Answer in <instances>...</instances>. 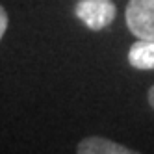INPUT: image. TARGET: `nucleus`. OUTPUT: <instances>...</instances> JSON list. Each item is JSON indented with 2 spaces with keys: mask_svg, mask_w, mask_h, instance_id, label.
Masks as SVG:
<instances>
[{
  "mask_svg": "<svg viewBox=\"0 0 154 154\" xmlns=\"http://www.w3.org/2000/svg\"><path fill=\"white\" fill-rule=\"evenodd\" d=\"M74 13L89 30L98 32L113 23L117 8L112 0H78L74 6Z\"/></svg>",
  "mask_w": 154,
  "mask_h": 154,
  "instance_id": "nucleus-1",
  "label": "nucleus"
},
{
  "mask_svg": "<svg viewBox=\"0 0 154 154\" xmlns=\"http://www.w3.org/2000/svg\"><path fill=\"white\" fill-rule=\"evenodd\" d=\"M125 20L137 39L154 41V0H130Z\"/></svg>",
  "mask_w": 154,
  "mask_h": 154,
  "instance_id": "nucleus-2",
  "label": "nucleus"
},
{
  "mask_svg": "<svg viewBox=\"0 0 154 154\" xmlns=\"http://www.w3.org/2000/svg\"><path fill=\"white\" fill-rule=\"evenodd\" d=\"M76 150L80 154H132V152H136L125 145H119V143L100 137V136H91V137L82 139L78 143V147H76Z\"/></svg>",
  "mask_w": 154,
  "mask_h": 154,
  "instance_id": "nucleus-3",
  "label": "nucleus"
},
{
  "mask_svg": "<svg viewBox=\"0 0 154 154\" xmlns=\"http://www.w3.org/2000/svg\"><path fill=\"white\" fill-rule=\"evenodd\" d=\"M128 63L139 71H154V41L137 39L128 50Z\"/></svg>",
  "mask_w": 154,
  "mask_h": 154,
  "instance_id": "nucleus-4",
  "label": "nucleus"
},
{
  "mask_svg": "<svg viewBox=\"0 0 154 154\" xmlns=\"http://www.w3.org/2000/svg\"><path fill=\"white\" fill-rule=\"evenodd\" d=\"M8 23H9V19H8V11L0 6V39L4 37L6 34V30H8Z\"/></svg>",
  "mask_w": 154,
  "mask_h": 154,
  "instance_id": "nucleus-5",
  "label": "nucleus"
},
{
  "mask_svg": "<svg viewBox=\"0 0 154 154\" xmlns=\"http://www.w3.org/2000/svg\"><path fill=\"white\" fill-rule=\"evenodd\" d=\"M149 104H150V108L154 109V85L149 89Z\"/></svg>",
  "mask_w": 154,
  "mask_h": 154,
  "instance_id": "nucleus-6",
  "label": "nucleus"
}]
</instances>
